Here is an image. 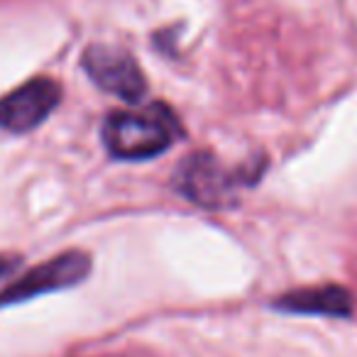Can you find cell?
I'll list each match as a JSON object with an SVG mask.
<instances>
[{"label":"cell","instance_id":"obj_2","mask_svg":"<svg viewBox=\"0 0 357 357\" xmlns=\"http://www.w3.org/2000/svg\"><path fill=\"white\" fill-rule=\"evenodd\" d=\"M262 174V169H228L213 154L196 152L178 164L174 184L178 194L204 208H225L235 201L238 189Z\"/></svg>","mask_w":357,"mask_h":357},{"label":"cell","instance_id":"obj_4","mask_svg":"<svg viewBox=\"0 0 357 357\" xmlns=\"http://www.w3.org/2000/svg\"><path fill=\"white\" fill-rule=\"evenodd\" d=\"M61 100V86L54 79H32L0 98V128L8 132H30L50 118Z\"/></svg>","mask_w":357,"mask_h":357},{"label":"cell","instance_id":"obj_6","mask_svg":"<svg viewBox=\"0 0 357 357\" xmlns=\"http://www.w3.org/2000/svg\"><path fill=\"white\" fill-rule=\"evenodd\" d=\"M279 306L303 313H328V316H347L352 308V298L345 289H308V291H294L279 301Z\"/></svg>","mask_w":357,"mask_h":357},{"label":"cell","instance_id":"obj_3","mask_svg":"<svg viewBox=\"0 0 357 357\" xmlns=\"http://www.w3.org/2000/svg\"><path fill=\"white\" fill-rule=\"evenodd\" d=\"M84 69L98 89L128 103H139L147 91L142 69L125 50L110 45H93L84 52Z\"/></svg>","mask_w":357,"mask_h":357},{"label":"cell","instance_id":"obj_5","mask_svg":"<svg viewBox=\"0 0 357 357\" xmlns=\"http://www.w3.org/2000/svg\"><path fill=\"white\" fill-rule=\"evenodd\" d=\"M89 257L84 252H66L59 257L50 259V262L40 264L32 272H27L22 279H17L13 287H8L0 294V306L6 303L27 301L32 296H40L47 291H56V289H66L79 284L81 279L89 274Z\"/></svg>","mask_w":357,"mask_h":357},{"label":"cell","instance_id":"obj_1","mask_svg":"<svg viewBox=\"0 0 357 357\" xmlns=\"http://www.w3.org/2000/svg\"><path fill=\"white\" fill-rule=\"evenodd\" d=\"M181 135L176 115L164 103L144 110H115L103 123V144L110 157L125 162L152 159L169 149Z\"/></svg>","mask_w":357,"mask_h":357}]
</instances>
